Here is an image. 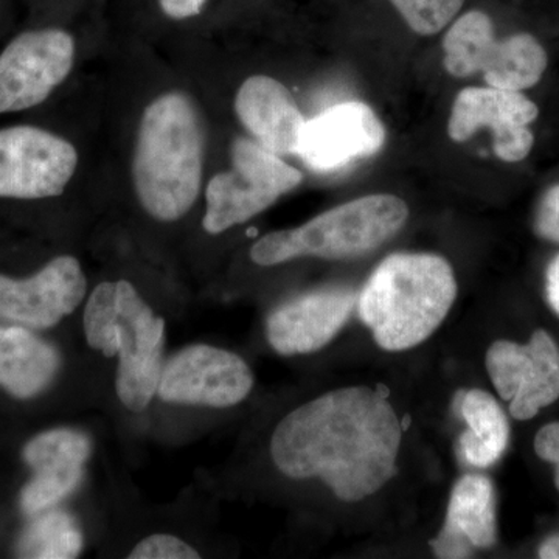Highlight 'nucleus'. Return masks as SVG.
Masks as SVG:
<instances>
[{
  "mask_svg": "<svg viewBox=\"0 0 559 559\" xmlns=\"http://www.w3.org/2000/svg\"><path fill=\"white\" fill-rule=\"evenodd\" d=\"M401 433L399 415L377 390L340 389L286 415L271 454L286 476L319 477L337 498L356 502L395 476Z\"/></svg>",
  "mask_w": 559,
  "mask_h": 559,
  "instance_id": "nucleus-1",
  "label": "nucleus"
},
{
  "mask_svg": "<svg viewBox=\"0 0 559 559\" xmlns=\"http://www.w3.org/2000/svg\"><path fill=\"white\" fill-rule=\"evenodd\" d=\"M204 131L189 97L168 92L143 112L132 179L142 207L153 218L176 221L193 207L201 190Z\"/></svg>",
  "mask_w": 559,
  "mask_h": 559,
  "instance_id": "nucleus-2",
  "label": "nucleus"
},
{
  "mask_svg": "<svg viewBox=\"0 0 559 559\" xmlns=\"http://www.w3.org/2000/svg\"><path fill=\"white\" fill-rule=\"evenodd\" d=\"M457 297L451 264L430 253H395L360 290L358 310L388 352L417 347L439 329Z\"/></svg>",
  "mask_w": 559,
  "mask_h": 559,
  "instance_id": "nucleus-3",
  "label": "nucleus"
},
{
  "mask_svg": "<svg viewBox=\"0 0 559 559\" xmlns=\"http://www.w3.org/2000/svg\"><path fill=\"white\" fill-rule=\"evenodd\" d=\"M87 344L119 356L117 395L132 412L145 409L157 393L165 323L127 280L98 285L84 311Z\"/></svg>",
  "mask_w": 559,
  "mask_h": 559,
  "instance_id": "nucleus-4",
  "label": "nucleus"
},
{
  "mask_svg": "<svg viewBox=\"0 0 559 559\" xmlns=\"http://www.w3.org/2000/svg\"><path fill=\"white\" fill-rule=\"evenodd\" d=\"M406 202L392 194H373L342 204L296 229L264 235L250 249L260 266H274L297 257L340 260L380 248L406 223Z\"/></svg>",
  "mask_w": 559,
  "mask_h": 559,
  "instance_id": "nucleus-5",
  "label": "nucleus"
},
{
  "mask_svg": "<svg viewBox=\"0 0 559 559\" xmlns=\"http://www.w3.org/2000/svg\"><path fill=\"white\" fill-rule=\"evenodd\" d=\"M301 182V173L282 156L252 140L238 139L231 146V170L219 173L205 190V231L223 234L270 209Z\"/></svg>",
  "mask_w": 559,
  "mask_h": 559,
  "instance_id": "nucleus-6",
  "label": "nucleus"
},
{
  "mask_svg": "<svg viewBox=\"0 0 559 559\" xmlns=\"http://www.w3.org/2000/svg\"><path fill=\"white\" fill-rule=\"evenodd\" d=\"M444 68L452 76L484 72L491 87L524 91L535 86L547 68V53L527 33L495 39L492 22L481 11L455 21L443 40Z\"/></svg>",
  "mask_w": 559,
  "mask_h": 559,
  "instance_id": "nucleus-7",
  "label": "nucleus"
},
{
  "mask_svg": "<svg viewBox=\"0 0 559 559\" xmlns=\"http://www.w3.org/2000/svg\"><path fill=\"white\" fill-rule=\"evenodd\" d=\"M79 165L75 146L35 127L0 130V198L60 197Z\"/></svg>",
  "mask_w": 559,
  "mask_h": 559,
  "instance_id": "nucleus-8",
  "label": "nucleus"
},
{
  "mask_svg": "<svg viewBox=\"0 0 559 559\" xmlns=\"http://www.w3.org/2000/svg\"><path fill=\"white\" fill-rule=\"evenodd\" d=\"M75 61V40L61 28L16 36L0 53V114L38 106L64 83Z\"/></svg>",
  "mask_w": 559,
  "mask_h": 559,
  "instance_id": "nucleus-9",
  "label": "nucleus"
},
{
  "mask_svg": "<svg viewBox=\"0 0 559 559\" xmlns=\"http://www.w3.org/2000/svg\"><path fill=\"white\" fill-rule=\"evenodd\" d=\"M487 370L516 419L533 418L559 399V348L544 330L535 331L525 345L495 342L487 353Z\"/></svg>",
  "mask_w": 559,
  "mask_h": 559,
  "instance_id": "nucleus-10",
  "label": "nucleus"
},
{
  "mask_svg": "<svg viewBox=\"0 0 559 559\" xmlns=\"http://www.w3.org/2000/svg\"><path fill=\"white\" fill-rule=\"evenodd\" d=\"M252 385V371L240 356L210 345H193L168 360L157 393L168 403L230 407L241 403Z\"/></svg>",
  "mask_w": 559,
  "mask_h": 559,
  "instance_id": "nucleus-11",
  "label": "nucleus"
},
{
  "mask_svg": "<svg viewBox=\"0 0 559 559\" xmlns=\"http://www.w3.org/2000/svg\"><path fill=\"white\" fill-rule=\"evenodd\" d=\"M538 108L520 91L498 87H466L452 106L448 132L455 142H466L477 131L492 132L496 156L506 162H520L532 151L528 124L538 119Z\"/></svg>",
  "mask_w": 559,
  "mask_h": 559,
  "instance_id": "nucleus-12",
  "label": "nucleus"
},
{
  "mask_svg": "<svg viewBox=\"0 0 559 559\" xmlns=\"http://www.w3.org/2000/svg\"><path fill=\"white\" fill-rule=\"evenodd\" d=\"M86 289L80 261L69 255L51 260L31 278L0 275V319L50 329L79 308Z\"/></svg>",
  "mask_w": 559,
  "mask_h": 559,
  "instance_id": "nucleus-13",
  "label": "nucleus"
},
{
  "mask_svg": "<svg viewBox=\"0 0 559 559\" xmlns=\"http://www.w3.org/2000/svg\"><path fill=\"white\" fill-rule=\"evenodd\" d=\"M385 131L369 106L341 103L305 123L297 156L316 171H333L382 148Z\"/></svg>",
  "mask_w": 559,
  "mask_h": 559,
  "instance_id": "nucleus-14",
  "label": "nucleus"
},
{
  "mask_svg": "<svg viewBox=\"0 0 559 559\" xmlns=\"http://www.w3.org/2000/svg\"><path fill=\"white\" fill-rule=\"evenodd\" d=\"M90 454L91 441L79 430L53 429L28 441L22 457L31 466L33 477L22 488V511L35 516L68 498L83 479Z\"/></svg>",
  "mask_w": 559,
  "mask_h": 559,
  "instance_id": "nucleus-15",
  "label": "nucleus"
},
{
  "mask_svg": "<svg viewBox=\"0 0 559 559\" xmlns=\"http://www.w3.org/2000/svg\"><path fill=\"white\" fill-rule=\"evenodd\" d=\"M358 297L352 289L305 294L282 305L267 319V341L280 355H307L329 345L348 322Z\"/></svg>",
  "mask_w": 559,
  "mask_h": 559,
  "instance_id": "nucleus-16",
  "label": "nucleus"
},
{
  "mask_svg": "<svg viewBox=\"0 0 559 559\" xmlns=\"http://www.w3.org/2000/svg\"><path fill=\"white\" fill-rule=\"evenodd\" d=\"M235 110L263 148L277 156L297 153L307 120L280 81L266 75L250 76L238 90Z\"/></svg>",
  "mask_w": 559,
  "mask_h": 559,
  "instance_id": "nucleus-17",
  "label": "nucleus"
},
{
  "mask_svg": "<svg viewBox=\"0 0 559 559\" xmlns=\"http://www.w3.org/2000/svg\"><path fill=\"white\" fill-rule=\"evenodd\" d=\"M496 540L498 524L492 481L479 474H468L452 489L447 524L433 540V550L439 558H469L473 549H489Z\"/></svg>",
  "mask_w": 559,
  "mask_h": 559,
  "instance_id": "nucleus-18",
  "label": "nucleus"
},
{
  "mask_svg": "<svg viewBox=\"0 0 559 559\" xmlns=\"http://www.w3.org/2000/svg\"><path fill=\"white\" fill-rule=\"evenodd\" d=\"M60 370L57 348L22 326H0V388L27 400L49 388Z\"/></svg>",
  "mask_w": 559,
  "mask_h": 559,
  "instance_id": "nucleus-19",
  "label": "nucleus"
},
{
  "mask_svg": "<svg viewBox=\"0 0 559 559\" xmlns=\"http://www.w3.org/2000/svg\"><path fill=\"white\" fill-rule=\"evenodd\" d=\"M455 409L468 425L460 436V457L474 468L495 465L510 441L509 419L498 401L484 390H463L455 399Z\"/></svg>",
  "mask_w": 559,
  "mask_h": 559,
  "instance_id": "nucleus-20",
  "label": "nucleus"
},
{
  "mask_svg": "<svg viewBox=\"0 0 559 559\" xmlns=\"http://www.w3.org/2000/svg\"><path fill=\"white\" fill-rule=\"evenodd\" d=\"M83 550L75 518L61 510L40 511L22 532L16 554L31 559H72Z\"/></svg>",
  "mask_w": 559,
  "mask_h": 559,
  "instance_id": "nucleus-21",
  "label": "nucleus"
},
{
  "mask_svg": "<svg viewBox=\"0 0 559 559\" xmlns=\"http://www.w3.org/2000/svg\"><path fill=\"white\" fill-rule=\"evenodd\" d=\"M407 25L418 35L443 31L462 9L465 0H390Z\"/></svg>",
  "mask_w": 559,
  "mask_h": 559,
  "instance_id": "nucleus-22",
  "label": "nucleus"
},
{
  "mask_svg": "<svg viewBox=\"0 0 559 559\" xmlns=\"http://www.w3.org/2000/svg\"><path fill=\"white\" fill-rule=\"evenodd\" d=\"M131 559H197L200 554L186 540L171 535H153L140 540L130 554Z\"/></svg>",
  "mask_w": 559,
  "mask_h": 559,
  "instance_id": "nucleus-23",
  "label": "nucleus"
},
{
  "mask_svg": "<svg viewBox=\"0 0 559 559\" xmlns=\"http://www.w3.org/2000/svg\"><path fill=\"white\" fill-rule=\"evenodd\" d=\"M535 231L544 240L559 242V183L551 187L536 210Z\"/></svg>",
  "mask_w": 559,
  "mask_h": 559,
  "instance_id": "nucleus-24",
  "label": "nucleus"
},
{
  "mask_svg": "<svg viewBox=\"0 0 559 559\" xmlns=\"http://www.w3.org/2000/svg\"><path fill=\"white\" fill-rule=\"evenodd\" d=\"M535 451L539 459L555 465V484L559 491V423L544 426L535 439Z\"/></svg>",
  "mask_w": 559,
  "mask_h": 559,
  "instance_id": "nucleus-25",
  "label": "nucleus"
},
{
  "mask_svg": "<svg viewBox=\"0 0 559 559\" xmlns=\"http://www.w3.org/2000/svg\"><path fill=\"white\" fill-rule=\"evenodd\" d=\"M159 9L168 20L187 21L200 16L209 0H157Z\"/></svg>",
  "mask_w": 559,
  "mask_h": 559,
  "instance_id": "nucleus-26",
  "label": "nucleus"
},
{
  "mask_svg": "<svg viewBox=\"0 0 559 559\" xmlns=\"http://www.w3.org/2000/svg\"><path fill=\"white\" fill-rule=\"evenodd\" d=\"M546 290L550 307L559 314V255L547 267Z\"/></svg>",
  "mask_w": 559,
  "mask_h": 559,
  "instance_id": "nucleus-27",
  "label": "nucleus"
},
{
  "mask_svg": "<svg viewBox=\"0 0 559 559\" xmlns=\"http://www.w3.org/2000/svg\"><path fill=\"white\" fill-rule=\"evenodd\" d=\"M539 558L559 559V536L549 538L540 546Z\"/></svg>",
  "mask_w": 559,
  "mask_h": 559,
  "instance_id": "nucleus-28",
  "label": "nucleus"
}]
</instances>
